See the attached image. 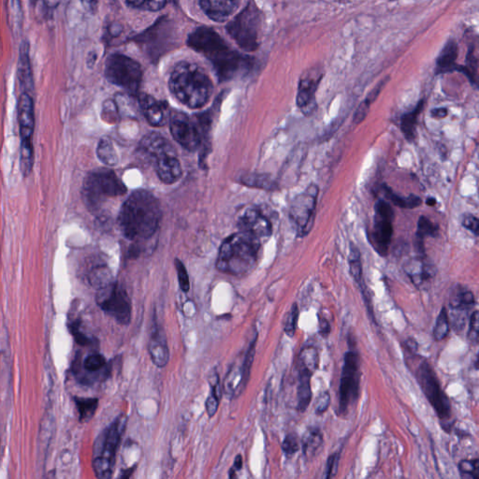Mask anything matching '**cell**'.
<instances>
[{"instance_id":"obj_54","label":"cell","mask_w":479,"mask_h":479,"mask_svg":"<svg viewBox=\"0 0 479 479\" xmlns=\"http://www.w3.org/2000/svg\"><path fill=\"white\" fill-rule=\"evenodd\" d=\"M318 331H320V336L324 338H327L329 334L331 333L330 320L321 314L318 315Z\"/></svg>"},{"instance_id":"obj_36","label":"cell","mask_w":479,"mask_h":479,"mask_svg":"<svg viewBox=\"0 0 479 479\" xmlns=\"http://www.w3.org/2000/svg\"><path fill=\"white\" fill-rule=\"evenodd\" d=\"M299 367L306 369L315 374L320 366V355L317 349L313 346H306L299 352Z\"/></svg>"},{"instance_id":"obj_25","label":"cell","mask_w":479,"mask_h":479,"mask_svg":"<svg viewBox=\"0 0 479 479\" xmlns=\"http://www.w3.org/2000/svg\"><path fill=\"white\" fill-rule=\"evenodd\" d=\"M155 162L157 175L163 183L171 184L181 178L183 171L176 154L165 155Z\"/></svg>"},{"instance_id":"obj_59","label":"cell","mask_w":479,"mask_h":479,"mask_svg":"<svg viewBox=\"0 0 479 479\" xmlns=\"http://www.w3.org/2000/svg\"><path fill=\"white\" fill-rule=\"evenodd\" d=\"M243 467V458L241 455H238L234 461V468L236 470H241Z\"/></svg>"},{"instance_id":"obj_45","label":"cell","mask_w":479,"mask_h":479,"mask_svg":"<svg viewBox=\"0 0 479 479\" xmlns=\"http://www.w3.org/2000/svg\"><path fill=\"white\" fill-rule=\"evenodd\" d=\"M299 315L298 304H293V306H291L290 313H288V317H286L285 328H284V331H285L286 336L291 337V338L295 336Z\"/></svg>"},{"instance_id":"obj_3","label":"cell","mask_w":479,"mask_h":479,"mask_svg":"<svg viewBox=\"0 0 479 479\" xmlns=\"http://www.w3.org/2000/svg\"><path fill=\"white\" fill-rule=\"evenodd\" d=\"M171 92L180 103L191 109L204 106L213 94V84L207 74L194 63L180 62L171 72Z\"/></svg>"},{"instance_id":"obj_8","label":"cell","mask_w":479,"mask_h":479,"mask_svg":"<svg viewBox=\"0 0 479 479\" xmlns=\"http://www.w3.org/2000/svg\"><path fill=\"white\" fill-rule=\"evenodd\" d=\"M349 349L344 357L339 387V415H347L360 396V360L354 340L349 337Z\"/></svg>"},{"instance_id":"obj_30","label":"cell","mask_w":479,"mask_h":479,"mask_svg":"<svg viewBox=\"0 0 479 479\" xmlns=\"http://www.w3.org/2000/svg\"><path fill=\"white\" fill-rule=\"evenodd\" d=\"M323 443V433L315 427L309 428L302 439V452L306 458L314 457Z\"/></svg>"},{"instance_id":"obj_15","label":"cell","mask_w":479,"mask_h":479,"mask_svg":"<svg viewBox=\"0 0 479 479\" xmlns=\"http://www.w3.org/2000/svg\"><path fill=\"white\" fill-rule=\"evenodd\" d=\"M170 128L175 140L189 151H195L202 143V135L196 122L190 120L183 112H171Z\"/></svg>"},{"instance_id":"obj_29","label":"cell","mask_w":479,"mask_h":479,"mask_svg":"<svg viewBox=\"0 0 479 479\" xmlns=\"http://www.w3.org/2000/svg\"><path fill=\"white\" fill-rule=\"evenodd\" d=\"M106 364V358L103 355L92 354L88 356V357L85 358L84 363H82V367H84V370L88 374L82 376L79 381L85 383V384H90V383L96 381L98 376L93 374H101V371L105 368Z\"/></svg>"},{"instance_id":"obj_37","label":"cell","mask_w":479,"mask_h":479,"mask_svg":"<svg viewBox=\"0 0 479 479\" xmlns=\"http://www.w3.org/2000/svg\"><path fill=\"white\" fill-rule=\"evenodd\" d=\"M77 409L79 412V419L81 422L89 421L97 411L98 400L97 398H74Z\"/></svg>"},{"instance_id":"obj_18","label":"cell","mask_w":479,"mask_h":479,"mask_svg":"<svg viewBox=\"0 0 479 479\" xmlns=\"http://www.w3.org/2000/svg\"><path fill=\"white\" fill-rule=\"evenodd\" d=\"M238 227L241 232H248L259 239L270 237L272 234L271 221L254 208L246 209L242 214L238 220Z\"/></svg>"},{"instance_id":"obj_14","label":"cell","mask_w":479,"mask_h":479,"mask_svg":"<svg viewBox=\"0 0 479 479\" xmlns=\"http://www.w3.org/2000/svg\"><path fill=\"white\" fill-rule=\"evenodd\" d=\"M374 222L370 234L372 245L380 256H387L393 235L392 222L394 211L385 200H378L374 205Z\"/></svg>"},{"instance_id":"obj_52","label":"cell","mask_w":479,"mask_h":479,"mask_svg":"<svg viewBox=\"0 0 479 479\" xmlns=\"http://www.w3.org/2000/svg\"><path fill=\"white\" fill-rule=\"evenodd\" d=\"M220 398L221 396L216 394L215 392L211 390L210 395H209L205 403L206 412H207L209 417L215 416L216 412H218Z\"/></svg>"},{"instance_id":"obj_16","label":"cell","mask_w":479,"mask_h":479,"mask_svg":"<svg viewBox=\"0 0 479 479\" xmlns=\"http://www.w3.org/2000/svg\"><path fill=\"white\" fill-rule=\"evenodd\" d=\"M323 77L322 67L315 66L306 69L299 79L296 103L298 108L301 109L305 114H309L310 112L314 111L315 93Z\"/></svg>"},{"instance_id":"obj_26","label":"cell","mask_w":479,"mask_h":479,"mask_svg":"<svg viewBox=\"0 0 479 479\" xmlns=\"http://www.w3.org/2000/svg\"><path fill=\"white\" fill-rule=\"evenodd\" d=\"M18 79L24 92L31 94L33 91V73H32L28 42H23L20 47L18 60Z\"/></svg>"},{"instance_id":"obj_35","label":"cell","mask_w":479,"mask_h":479,"mask_svg":"<svg viewBox=\"0 0 479 479\" xmlns=\"http://www.w3.org/2000/svg\"><path fill=\"white\" fill-rule=\"evenodd\" d=\"M383 191H384L385 196L390 202H392L393 204L400 208L414 209L419 207L422 203L421 199L416 196V195H410V196L405 198L398 196L386 184L383 186Z\"/></svg>"},{"instance_id":"obj_38","label":"cell","mask_w":479,"mask_h":479,"mask_svg":"<svg viewBox=\"0 0 479 479\" xmlns=\"http://www.w3.org/2000/svg\"><path fill=\"white\" fill-rule=\"evenodd\" d=\"M256 340H258V334L254 337L253 341L250 342V346L248 347L247 352L245 353L242 370H241L242 372V380H241L240 394L245 389L249 378H250L251 367H252L254 357H255Z\"/></svg>"},{"instance_id":"obj_43","label":"cell","mask_w":479,"mask_h":479,"mask_svg":"<svg viewBox=\"0 0 479 479\" xmlns=\"http://www.w3.org/2000/svg\"><path fill=\"white\" fill-rule=\"evenodd\" d=\"M130 6L136 9L157 12L165 7L167 0H127Z\"/></svg>"},{"instance_id":"obj_2","label":"cell","mask_w":479,"mask_h":479,"mask_svg":"<svg viewBox=\"0 0 479 479\" xmlns=\"http://www.w3.org/2000/svg\"><path fill=\"white\" fill-rule=\"evenodd\" d=\"M189 45L212 62L221 81L232 79L245 69V58L232 50L213 29L200 28L189 35Z\"/></svg>"},{"instance_id":"obj_12","label":"cell","mask_w":479,"mask_h":479,"mask_svg":"<svg viewBox=\"0 0 479 479\" xmlns=\"http://www.w3.org/2000/svg\"><path fill=\"white\" fill-rule=\"evenodd\" d=\"M96 301L101 310L114 317L122 325H128L131 320V304L124 288L117 283L98 290Z\"/></svg>"},{"instance_id":"obj_39","label":"cell","mask_w":479,"mask_h":479,"mask_svg":"<svg viewBox=\"0 0 479 479\" xmlns=\"http://www.w3.org/2000/svg\"><path fill=\"white\" fill-rule=\"evenodd\" d=\"M89 282L94 288L100 290V288H103L104 286L112 283L111 272L106 266L98 265V267L94 268L92 271L90 272Z\"/></svg>"},{"instance_id":"obj_6","label":"cell","mask_w":479,"mask_h":479,"mask_svg":"<svg viewBox=\"0 0 479 479\" xmlns=\"http://www.w3.org/2000/svg\"><path fill=\"white\" fill-rule=\"evenodd\" d=\"M127 417L121 415L97 439L93 449V469L96 476L109 479L114 475L117 448L124 433Z\"/></svg>"},{"instance_id":"obj_10","label":"cell","mask_w":479,"mask_h":479,"mask_svg":"<svg viewBox=\"0 0 479 479\" xmlns=\"http://www.w3.org/2000/svg\"><path fill=\"white\" fill-rule=\"evenodd\" d=\"M227 32L242 49L253 52L259 46L261 16L256 7L249 4L227 26Z\"/></svg>"},{"instance_id":"obj_7","label":"cell","mask_w":479,"mask_h":479,"mask_svg":"<svg viewBox=\"0 0 479 479\" xmlns=\"http://www.w3.org/2000/svg\"><path fill=\"white\" fill-rule=\"evenodd\" d=\"M416 376L419 387L426 396L436 415L440 419L441 425L446 432H451L452 409L451 401L441 387L440 382L435 372L427 360L422 361L417 369Z\"/></svg>"},{"instance_id":"obj_40","label":"cell","mask_w":479,"mask_h":479,"mask_svg":"<svg viewBox=\"0 0 479 479\" xmlns=\"http://www.w3.org/2000/svg\"><path fill=\"white\" fill-rule=\"evenodd\" d=\"M451 329V323H449L448 312L446 307H442V309L439 312L435 328H433V338L435 341H442L445 339L449 333Z\"/></svg>"},{"instance_id":"obj_4","label":"cell","mask_w":479,"mask_h":479,"mask_svg":"<svg viewBox=\"0 0 479 479\" xmlns=\"http://www.w3.org/2000/svg\"><path fill=\"white\" fill-rule=\"evenodd\" d=\"M261 246V239L248 232L232 234L220 246L216 267L226 274H246L255 266Z\"/></svg>"},{"instance_id":"obj_60","label":"cell","mask_w":479,"mask_h":479,"mask_svg":"<svg viewBox=\"0 0 479 479\" xmlns=\"http://www.w3.org/2000/svg\"><path fill=\"white\" fill-rule=\"evenodd\" d=\"M133 470H134V468H133V469H131V468H130V469L123 471L121 475H120V478H130L131 473H133L132 472Z\"/></svg>"},{"instance_id":"obj_41","label":"cell","mask_w":479,"mask_h":479,"mask_svg":"<svg viewBox=\"0 0 479 479\" xmlns=\"http://www.w3.org/2000/svg\"><path fill=\"white\" fill-rule=\"evenodd\" d=\"M243 183L249 186L259 187L266 190L277 189V184L269 176L262 175H250L243 177Z\"/></svg>"},{"instance_id":"obj_58","label":"cell","mask_w":479,"mask_h":479,"mask_svg":"<svg viewBox=\"0 0 479 479\" xmlns=\"http://www.w3.org/2000/svg\"><path fill=\"white\" fill-rule=\"evenodd\" d=\"M430 114L435 119H445L448 114V111L446 108H435L430 111Z\"/></svg>"},{"instance_id":"obj_57","label":"cell","mask_w":479,"mask_h":479,"mask_svg":"<svg viewBox=\"0 0 479 479\" xmlns=\"http://www.w3.org/2000/svg\"><path fill=\"white\" fill-rule=\"evenodd\" d=\"M406 349L410 353H416L419 350V345L414 338H408L405 342Z\"/></svg>"},{"instance_id":"obj_61","label":"cell","mask_w":479,"mask_h":479,"mask_svg":"<svg viewBox=\"0 0 479 479\" xmlns=\"http://www.w3.org/2000/svg\"><path fill=\"white\" fill-rule=\"evenodd\" d=\"M426 203L429 206H435L436 204V200L435 198H429V199L426 200Z\"/></svg>"},{"instance_id":"obj_13","label":"cell","mask_w":479,"mask_h":479,"mask_svg":"<svg viewBox=\"0 0 479 479\" xmlns=\"http://www.w3.org/2000/svg\"><path fill=\"white\" fill-rule=\"evenodd\" d=\"M320 189L311 184L304 193L299 195L291 205L290 218L295 224L298 237H305L312 231L315 224V205Z\"/></svg>"},{"instance_id":"obj_24","label":"cell","mask_w":479,"mask_h":479,"mask_svg":"<svg viewBox=\"0 0 479 479\" xmlns=\"http://www.w3.org/2000/svg\"><path fill=\"white\" fill-rule=\"evenodd\" d=\"M149 353L152 361L159 368H164L170 360V350H168L167 340L162 329L155 324L153 328L151 339L149 342Z\"/></svg>"},{"instance_id":"obj_44","label":"cell","mask_w":479,"mask_h":479,"mask_svg":"<svg viewBox=\"0 0 479 479\" xmlns=\"http://www.w3.org/2000/svg\"><path fill=\"white\" fill-rule=\"evenodd\" d=\"M459 471L462 478H479V461L475 460H464L459 464Z\"/></svg>"},{"instance_id":"obj_50","label":"cell","mask_w":479,"mask_h":479,"mask_svg":"<svg viewBox=\"0 0 479 479\" xmlns=\"http://www.w3.org/2000/svg\"><path fill=\"white\" fill-rule=\"evenodd\" d=\"M331 403V395L327 390L321 392L315 403V410L317 415H322L328 410Z\"/></svg>"},{"instance_id":"obj_5","label":"cell","mask_w":479,"mask_h":479,"mask_svg":"<svg viewBox=\"0 0 479 479\" xmlns=\"http://www.w3.org/2000/svg\"><path fill=\"white\" fill-rule=\"evenodd\" d=\"M127 187L114 171L98 168L91 171L82 184V200L92 212H97L109 199L123 196Z\"/></svg>"},{"instance_id":"obj_17","label":"cell","mask_w":479,"mask_h":479,"mask_svg":"<svg viewBox=\"0 0 479 479\" xmlns=\"http://www.w3.org/2000/svg\"><path fill=\"white\" fill-rule=\"evenodd\" d=\"M475 304V295L472 291L462 286H457L452 291L448 302L449 309H451L448 318L455 331H461L465 327L468 315Z\"/></svg>"},{"instance_id":"obj_53","label":"cell","mask_w":479,"mask_h":479,"mask_svg":"<svg viewBox=\"0 0 479 479\" xmlns=\"http://www.w3.org/2000/svg\"><path fill=\"white\" fill-rule=\"evenodd\" d=\"M462 226L465 229H469L476 236H478L479 221L478 219L472 215H467L464 216L462 222Z\"/></svg>"},{"instance_id":"obj_56","label":"cell","mask_w":479,"mask_h":479,"mask_svg":"<svg viewBox=\"0 0 479 479\" xmlns=\"http://www.w3.org/2000/svg\"><path fill=\"white\" fill-rule=\"evenodd\" d=\"M82 6L89 12H95L98 8V0H81Z\"/></svg>"},{"instance_id":"obj_34","label":"cell","mask_w":479,"mask_h":479,"mask_svg":"<svg viewBox=\"0 0 479 479\" xmlns=\"http://www.w3.org/2000/svg\"><path fill=\"white\" fill-rule=\"evenodd\" d=\"M464 66V75L471 84L478 87V58L475 44H471L468 48L467 64Z\"/></svg>"},{"instance_id":"obj_19","label":"cell","mask_w":479,"mask_h":479,"mask_svg":"<svg viewBox=\"0 0 479 479\" xmlns=\"http://www.w3.org/2000/svg\"><path fill=\"white\" fill-rule=\"evenodd\" d=\"M138 101L141 111L150 125L159 128L166 124L168 119L167 104L157 101L147 94H141Z\"/></svg>"},{"instance_id":"obj_42","label":"cell","mask_w":479,"mask_h":479,"mask_svg":"<svg viewBox=\"0 0 479 479\" xmlns=\"http://www.w3.org/2000/svg\"><path fill=\"white\" fill-rule=\"evenodd\" d=\"M9 20L13 31H19L22 26L21 0H9Z\"/></svg>"},{"instance_id":"obj_31","label":"cell","mask_w":479,"mask_h":479,"mask_svg":"<svg viewBox=\"0 0 479 479\" xmlns=\"http://www.w3.org/2000/svg\"><path fill=\"white\" fill-rule=\"evenodd\" d=\"M438 225L433 223L426 216H420L417 221V245L420 253L424 254V239L426 237H436L438 235Z\"/></svg>"},{"instance_id":"obj_23","label":"cell","mask_w":479,"mask_h":479,"mask_svg":"<svg viewBox=\"0 0 479 479\" xmlns=\"http://www.w3.org/2000/svg\"><path fill=\"white\" fill-rule=\"evenodd\" d=\"M406 274L417 288L424 286L435 277L436 270L433 264L424 258L412 259L403 265Z\"/></svg>"},{"instance_id":"obj_27","label":"cell","mask_w":479,"mask_h":479,"mask_svg":"<svg viewBox=\"0 0 479 479\" xmlns=\"http://www.w3.org/2000/svg\"><path fill=\"white\" fill-rule=\"evenodd\" d=\"M313 374H314L306 370V369L299 367L298 392H297V397L298 398L297 399H298V410L301 413H304L306 411L312 401L311 379Z\"/></svg>"},{"instance_id":"obj_11","label":"cell","mask_w":479,"mask_h":479,"mask_svg":"<svg viewBox=\"0 0 479 479\" xmlns=\"http://www.w3.org/2000/svg\"><path fill=\"white\" fill-rule=\"evenodd\" d=\"M105 76L111 84L135 94L140 87L143 71L140 64L135 60L127 55L114 53L107 58Z\"/></svg>"},{"instance_id":"obj_46","label":"cell","mask_w":479,"mask_h":479,"mask_svg":"<svg viewBox=\"0 0 479 479\" xmlns=\"http://www.w3.org/2000/svg\"><path fill=\"white\" fill-rule=\"evenodd\" d=\"M175 264L176 272H177L178 275L179 286H180V288L184 293H189L190 290V282L186 267H184L183 262L179 259H175Z\"/></svg>"},{"instance_id":"obj_28","label":"cell","mask_w":479,"mask_h":479,"mask_svg":"<svg viewBox=\"0 0 479 479\" xmlns=\"http://www.w3.org/2000/svg\"><path fill=\"white\" fill-rule=\"evenodd\" d=\"M424 101H420L413 111L403 114L401 119V130L408 141H413L417 135V119L424 109Z\"/></svg>"},{"instance_id":"obj_55","label":"cell","mask_w":479,"mask_h":479,"mask_svg":"<svg viewBox=\"0 0 479 479\" xmlns=\"http://www.w3.org/2000/svg\"><path fill=\"white\" fill-rule=\"evenodd\" d=\"M339 456L337 454L331 455L328 459L327 469H326V478H331L334 476L337 470V464H338Z\"/></svg>"},{"instance_id":"obj_49","label":"cell","mask_w":479,"mask_h":479,"mask_svg":"<svg viewBox=\"0 0 479 479\" xmlns=\"http://www.w3.org/2000/svg\"><path fill=\"white\" fill-rule=\"evenodd\" d=\"M479 336V321L478 312L473 313L470 317L469 331H468V339L473 345H476L478 342Z\"/></svg>"},{"instance_id":"obj_48","label":"cell","mask_w":479,"mask_h":479,"mask_svg":"<svg viewBox=\"0 0 479 479\" xmlns=\"http://www.w3.org/2000/svg\"><path fill=\"white\" fill-rule=\"evenodd\" d=\"M78 322L79 321H74L71 325H69V331H71L72 336H74L75 341L78 342L79 345H81V346H89L91 342H92V339H90L89 337H87L82 331H80V324Z\"/></svg>"},{"instance_id":"obj_21","label":"cell","mask_w":479,"mask_h":479,"mask_svg":"<svg viewBox=\"0 0 479 479\" xmlns=\"http://www.w3.org/2000/svg\"><path fill=\"white\" fill-rule=\"evenodd\" d=\"M242 0H200V7L209 18L225 22L234 15Z\"/></svg>"},{"instance_id":"obj_20","label":"cell","mask_w":479,"mask_h":479,"mask_svg":"<svg viewBox=\"0 0 479 479\" xmlns=\"http://www.w3.org/2000/svg\"><path fill=\"white\" fill-rule=\"evenodd\" d=\"M459 45L453 39L448 40L440 51L435 62V75L458 71L464 74V67L457 63Z\"/></svg>"},{"instance_id":"obj_47","label":"cell","mask_w":479,"mask_h":479,"mask_svg":"<svg viewBox=\"0 0 479 479\" xmlns=\"http://www.w3.org/2000/svg\"><path fill=\"white\" fill-rule=\"evenodd\" d=\"M282 449L284 453L288 455V456H293V455L297 453L299 449L298 438L293 433H290L286 436L284 439L282 444Z\"/></svg>"},{"instance_id":"obj_33","label":"cell","mask_w":479,"mask_h":479,"mask_svg":"<svg viewBox=\"0 0 479 479\" xmlns=\"http://www.w3.org/2000/svg\"><path fill=\"white\" fill-rule=\"evenodd\" d=\"M97 155L101 162L109 167L116 166L119 163V157L111 139H101L98 143Z\"/></svg>"},{"instance_id":"obj_1","label":"cell","mask_w":479,"mask_h":479,"mask_svg":"<svg viewBox=\"0 0 479 479\" xmlns=\"http://www.w3.org/2000/svg\"><path fill=\"white\" fill-rule=\"evenodd\" d=\"M162 209L154 195L138 190L123 204L119 216L122 234L131 241L146 240L159 229Z\"/></svg>"},{"instance_id":"obj_32","label":"cell","mask_w":479,"mask_h":479,"mask_svg":"<svg viewBox=\"0 0 479 479\" xmlns=\"http://www.w3.org/2000/svg\"><path fill=\"white\" fill-rule=\"evenodd\" d=\"M350 274L354 278L356 282L360 286L361 293L367 290V286L364 284L363 277V264H361L360 252L358 246L351 243L349 256Z\"/></svg>"},{"instance_id":"obj_51","label":"cell","mask_w":479,"mask_h":479,"mask_svg":"<svg viewBox=\"0 0 479 479\" xmlns=\"http://www.w3.org/2000/svg\"><path fill=\"white\" fill-rule=\"evenodd\" d=\"M372 104L373 103H372L368 98H365V100L360 103V105L358 106L357 111L355 112L354 117H353V123H354V124L360 125L365 120Z\"/></svg>"},{"instance_id":"obj_9","label":"cell","mask_w":479,"mask_h":479,"mask_svg":"<svg viewBox=\"0 0 479 479\" xmlns=\"http://www.w3.org/2000/svg\"><path fill=\"white\" fill-rule=\"evenodd\" d=\"M17 116L21 138V171L24 176L28 177L34 165L35 107L31 94H21L17 104Z\"/></svg>"},{"instance_id":"obj_22","label":"cell","mask_w":479,"mask_h":479,"mask_svg":"<svg viewBox=\"0 0 479 479\" xmlns=\"http://www.w3.org/2000/svg\"><path fill=\"white\" fill-rule=\"evenodd\" d=\"M140 150L147 159L154 162L165 155L176 154L173 146L166 138L157 133H151L146 136L141 141Z\"/></svg>"}]
</instances>
